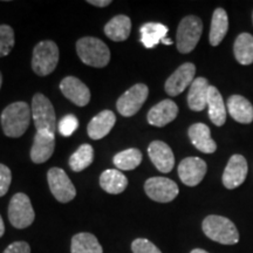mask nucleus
Returning a JSON list of instances; mask_svg holds the SVG:
<instances>
[{
    "label": "nucleus",
    "mask_w": 253,
    "mask_h": 253,
    "mask_svg": "<svg viewBox=\"0 0 253 253\" xmlns=\"http://www.w3.org/2000/svg\"><path fill=\"white\" fill-rule=\"evenodd\" d=\"M31 119L32 110L26 102L11 103L1 113L2 131L8 137H20L30 126Z\"/></svg>",
    "instance_id": "nucleus-1"
},
{
    "label": "nucleus",
    "mask_w": 253,
    "mask_h": 253,
    "mask_svg": "<svg viewBox=\"0 0 253 253\" xmlns=\"http://www.w3.org/2000/svg\"><path fill=\"white\" fill-rule=\"evenodd\" d=\"M202 229L208 238L223 245H235L239 242V232L233 221L217 214L208 216L203 220Z\"/></svg>",
    "instance_id": "nucleus-2"
},
{
    "label": "nucleus",
    "mask_w": 253,
    "mask_h": 253,
    "mask_svg": "<svg viewBox=\"0 0 253 253\" xmlns=\"http://www.w3.org/2000/svg\"><path fill=\"white\" fill-rule=\"evenodd\" d=\"M77 53L81 61L90 67H106L110 60L108 46L94 37H84L78 40Z\"/></svg>",
    "instance_id": "nucleus-3"
},
{
    "label": "nucleus",
    "mask_w": 253,
    "mask_h": 253,
    "mask_svg": "<svg viewBox=\"0 0 253 253\" xmlns=\"http://www.w3.org/2000/svg\"><path fill=\"white\" fill-rule=\"evenodd\" d=\"M59 62V47L50 40L40 41L33 49L32 68L39 77H46L54 72Z\"/></svg>",
    "instance_id": "nucleus-4"
},
{
    "label": "nucleus",
    "mask_w": 253,
    "mask_h": 253,
    "mask_svg": "<svg viewBox=\"0 0 253 253\" xmlns=\"http://www.w3.org/2000/svg\"><path fill=\"white\" fill-rule=\"evenodd\" d=\"M203 33V23L196 15L183 18L177 28V49L183 54L192 52Z\"/></svg>",
    "instance_id": "nucleus-5"
},
{
    "label": "nucleus",
    "mask_w": 253,
    "mask_h": 253,
    "mask_svg": "<svg viewBox=\"0 0 253 253\" xmlns=\"http://www.w3.org/2000/svg\"><path fill=\"white\" fill-rule=\"evenodd\" d=\"M32 119L37 126V131H49L55 134L56 118L53 104L43 94L38 93L32 99Z\"/></svg>",
    "instance_id": "nucleus-6"
},
{
    "label": "nucleus",
    "mask_w": 253,
    "mask_h": 253,
    "mask_svg": "<svg viewBox=\"0 0 253 253\" xmlns=\"http://www.w3.org/2000/svg\"><path fill=\"white\" fill-rule=\"evenodd\" d=\"M36 212L27 195L19 192L11 198L8 205V219L15 229H26L33 224Z\"/></svg>",
    "instance_id": "nucleus-7"
},
{
    "label": "nucleus",
    "mask_w": 253,
    "mask_h": 253,
    "mask_svg": "<svg viewBox=\"0 0 253 253\" xmlns=\"http://www.w3.org/2000/svg\"><path fill=\"white\" fill-rule=\"evenodd\" d=\"M47 181L53 196L60 203H68L77 196V189L67 173L60 168H52L47 173Z\"/></svg>",
    "instance_id": "nucleus-8"
},
{
    "label": "nucleus",
    "mask_w": 253,
    "mask_h": 253,
    "mask_svg": "<svg viewBox=\"0 0 253 253\" xmlns=\"http://www.w3.org/2000/svg\"><path fill=\"white\" fill-rule=\"evenodd\" d=\"M148 94H149V88L144 84H134L118 100L116 107L119 113L125 118L134 116L147 101Z\"/></svg>",
    "instance_id": "nucleus-9"
},
{
    "label": "nucleus",
    "mask_w": 253,
    "mask_h": 253,
    "mask_svg": "<svg viewBox=\"0 0 253 253\" xmlns=\"http://www.w3.org/2000/svg\"><path fill=\"white\" fill-rule=\"evenodd\" d=\"M148 197L158 203H169L178 196V185L167 177H151L144 183Z\"/></svg>",
    "instance_id": "nucleus-10"
},
{
    "label": "nucleus",
    "mask_w": 253,
    "mask_h": 253,
    "mask_svg": "<svg viewBox=\"0 0 253 253\" xmlns=\"http://www.w3.org/2000/svg\"><path fill=\"white\" fill-rule=\"evenodd\" d=\"M196 66L191 62L183 63L175 72L168 78L164 84V89L170 96H177L183 93L186 88L191 86L195 80Z\"/></svg>",
    "instance_id": "nucleus-11"
},
{
    "label": "nucleus",
    "mask_w": 253,
    "mask_h": 253,
    "mask_svg": "<svg viewBox=\"0 0 253 253\" xmlns=\"http://www.w3.org/2000/svg\"><path fill=\"white\" fill-rule=\"evenodd\" d=\"M249 167L246 158L243 155H232L227 162V166L224 170L223 184L226 189H236L245 182L246 176H248Z\"/></svg>",
    "instance_id": "nucleus-12"
},
{
    "label": "nucleus",
    "mask_w": 253,
    "mask_h": 253,
    "mask_svg": "<svg viewBox=\"0 0 253 253\" xmlns=\"http://www.w3.org/2000/svg\"><path fill=\"white\" fill-rule=\"evenodd\" d=\"M208 166L199 157H186L179 163L178 176L188 186H196L203 181Z\"/></svg>",
    "instance_id": "nucleus-13"
},
{
    "label": "nucleus",
    "mask_w": 253,
    "mask_h": 253,
    "mask_svg": "<svg viewBox=\"0 0 253 253\" xmlns=\"http://www.w3.org/2000/svg\"><path fill=\"white\" fill-rule=\"evenodd\" d=\"M55 148V135L49 131H37L31 149V160L36 164L48 161Z\"/></svg>",
    "instance_id": "nucleus-14"
},
{
    "label": "nucleus",
    "mask_w": 253,
    "mask_h": 253,
    "mask_svg": "<svg viewBox=\"0 0 253 253\" xmlns=\"http://www.w3.org/2000/svg\"><path fill=\"white\" fill-rule=\"evenodd\" d=\"M60 89L69 101L79 107L87 106L90 101V90L84 82L75 77L63 79L60 84Z\"/></svg>",
    "instance_id": "nucleus-15"
},
{
    "label": "nucleus",
    "mask_w": 253,
    "mask_h": 253,
    "mask_svg": "<svg viewBox=\"0 0 253 253\" xmlns=\"http://www.w3.org/2000/svg\"><path fill=\"white\" fill-rule=\"evenodd\" d=\"M151 162L161 172H170L175 166V155L171 148L162 141L151 142L148 148Z\"/></svg>",
    "instance_id": "nucleus-16"
},
{
    "label": "nucleus",
    "mask_w": 253,
    "mask_h": 253,
    "mask_svg": "<svg viewBox=\"0 0 253 253\" xmlns=\"http://www.w3.org/2000/svg\"><path fill=\"white\" fill-rule=\"evenodd\" d=\"M178 115V107L172 100H163L148 113V122L154 126H164L172 122Z\"/></svg>",
    "instance_id": "nucleus-17"
},
{
    "label": "nucleus",
    "mask_w": 253,
    "mask_h": 253,
    "mask_svg": "<svg viewBox=\"0 0 253 253\" xmlns=\"http://www.w3.org/2000/svg\"><path fill=\"white\" fill-rule=\"evenodd\" d=\"M188 135L196 149L204 154H213L217 150V143L211 137L210 128L204 123H195L189 128Z\"/></svg>",
    "instance_id": "nucleus-18"
},
{
    "label": "nucleus",
    "mask_w": 253,
    "mask_h": 253,
    "mask_svg": "<svg viewBox=\"0 0 253 253\" xmlns=\"http://www.w3.org/2000/svg\"><path fill=\"white\" fill-rule=\"evenodd\" d=\"M116 116L112 110H103L90 120L87 126L88 135L91 140H101L107 136L115 126Z\"/></svg>",
    "instance_id": "nucleus-19"
},
{
    "label": "nucleus",
    "mask_w": 253,
    "mask_h": 253,
    "mask_svg": "<svg viewBox=\"0 0 253 253\" xmlns=\"http://www.w3.org/2000/svg\"><path fill=\"white\" fill-rule=\"evenodd\" d=\"M227 110L235 121L249 125L253 121V106L242 95H232L227 100Z\"/></svg>",
    "instance_id": "nucleus-20"
},
{
    "label": "nucleus",
    "mask_w": 253,
    "mask_h": 253,
    "mask_svg": "<svg viewBox=\"0 0 253 253\" xmlns=\"http://www.w3.org/2000/svg\"><path fill=\"white\" fill-rule=\"evenodd\" d=\"M209 81L205 78H196L191 84L188 94L189 108L194 112H202L208 107Z\"/></svg>",
    "instance_id": "nucleus-21"
},
{
    "label": "nucleus",
    "mask_w": 253,
    "mask_h": 253,
    "mask_svg": "<svg viewBox=\"0 0 253 253\" xmlns=\"http://www.w3.org/2000/svg\"><path fill=\"white\" fill-rule=\"evenodd\" d=\"M209 118L214 126H221L226 122V108L219 90L216 87L210 86L208 94Z\"/></svg>",
    "instance_id": "nucleus-22"
},
{
    "label": "nucleus",
    "mask_w": 253,
    "mask_h": 253,
    "mask_svg": "<svg viewBox=\"0 0 253 253\" xmlns=\"http://www.w3.org/2000/svg\"><path fill=\"white\" fill-rule=\"evenodd\" d=\"M131 32V20L126 15L120 14L114 17L112 20L104 26V34L109 38L110 40L116 41H125L130 36Z\"/></svg>",
    "instance_id": "nucleus-23"
},
{
    "label": "nucleus",
    "mask_w": 253,
    "mask_h": 253,
    "mask_svg": "<svg viewBox=\"0 0 253 253\" xmlns=\"http://www.w3.org/2000/svg\"><path fill=\"white\" fill-rule=\"evenodd\" d=\"M169 28L160 23H147L140 28L141 42L145 48H154L166 39Z\"/></svg>",
    "instance_id": "nucleus-24"
},
{
    "label": "nucleus",
    "mask_w": 253,
    "mask_h": 253,
    "mask_svg": "<svg viewBox=\"0 0 253 253\" xmlns=\"http://www.w3.org/2000/svg\"><path fill=\"white\" fill-rule=\"evenodd\" d=\"M100 186L112 195H119L128 186V179L120 170L108 169L100 176Z\"/></svg>",
    "instance_id": "nucleus-25"
},
{
    "label": "nucleus",
    "mask_w": 253,
    "mask_h": 253,
    "mask_svg": "<svg viewBox=\"0 0 253 253\" xmlns=\"http://www.w3.org/2000/svg\"><path fill=\"white\" fill-rule=\"evenodd\" d=\"M227 30H229V18L224 8L218 7L214 9L212 14V20H211L210 28V39L211 46H218L225 38Z\"/></svg>",
    "instance_id": "nucleus-26"
},
{
    "label": "nucleus",
    "mask_w": 253,
    "mask_h": 253,
    "mask_svg": "<svg viewBox=\"0 0 253 253\" xmlns=\"http://www.w3.org/2000/svg\"><path fill=\"white\" fill-rule=\"evenodd\" d=\"M72 253H103L102 246L91 233L81 232L72 238Z\"/></svg>",
    "instance_id": "nucleus-27"
},
{
    "label": "nucleus",
    "mask_w": 253,
    "mask_h": 253,
    "mask_svg": "<svg viewBox=\"0 0 253 253\" xmlns=\"http://www.w3.org/2000/svg\"><path fill=\"white\" fill-rule=\"evenodd\" d=\"M236 60L240 65L249 66L253 63V36L250 33H240L233 46Z\"/></svg>",
    "instance_id": "nucleus-28"
},
{
    "label": "nucleus",
    "mask_w": 253,
    "mask_h": 253,
    "mask_svg": "<svg viewBox=\"0 0 253 253\" xmlns=\"http://www.w3.org/2000/svg\"><path fill=\"white\" fill-rule=\"evenodd\" d=\"M113 162L119 170H134L142 162V153L136 148H129L116 154Z\"/></svg>",
    "instance_id": "nucleus-29"
},
{
    "label": "nucleus",
    "mask_w": 253,
    "mask_h": 253,
    "mask_svg": "<svg viewBox=\"0 0 253 253\" xmlns=\"http://www.w3.org/2000/svg\"><path fill=\"white\" fill-rule=\"evenodd\" d=\"M94 150L89 144H82L69 158V167L73 171L80 172L93 163Z\"/></svg>",
    "instance_id": "nucleus-30"
},
{
    "label": "nucleus",
    "mask_w": 253,
    "mask_h": 253,
    "mask_svg": "<svg viewBox=\"0 0 253 253\" xmlns=\"http://www.w3.org/2000/svg\"><path fill=\"white\" fill-rule=\"evenodd\" d=\"M15 43L14 31L8 25H0V58L8 55Z\"/></svg>",
    "instance_id": "nucleus-31"
},
{
    "label": "nucleus",
    "mask_w": 253,
    "mask_h": 253,
    "mask_svg": "<svg viewBox=\"0 0 253 253\" xmlns=\"http://www.w3.org/2000/svg\"><path fill=\"white\" fill-rule=\"evenodd\" d=\"M78 126L79 120L74 115H66L65 118L60 120L58 125V130L62 136L68 137V136H71L73 132L77 130Z\"/></svg>",
    "instance_id": "nucleus-32"
},
{
    "label": "nucleus",
    "mask_w": 253,
    "mask_h": 253,
    "mask_svg": "<svg viewBox=\"0 0 253 253\" xmlns=\"http://www.w3.org/2000/svg\"><path fill=\"white\" fill-rule=\"evenodd\" d=\"M131 250L134 253H162L154 243L145 238H137L131 243Z\"/></svg>",
    "instance_id": "nucleus-33"
},
{
    "label": "nucleus",
    "mask_w": 253,
    "mask_h": 253,
    "mask_svg": "<svg viewBox=\"0 0 253 253\" xmlns=\"http://www.w3.org/2000/svg\"><path fill=\"white\" fill-rule=\"evenodd\" d=\"M12 182V172L8 167L0 163V197L7 194Z\"/></svg>",
    "instance_id": "nucleus-34"
},
{
    "label": "nucleus",
    "mask_w": 253,
    "mask_h": 253,
    "mask_svg": "<svg viewBox=\"0 0 253 253\" xmlns=\"http://www.w3.org/2000/svg\"><path fill=\"white\" fill-rule=\"evenodd\" d=\"M2 253H31V248L26 242H14L9 244Z\"/></svg>",
    "instance_id": "nucleus-35"
},
{
    "label": "nucleus",
    "mask_w": 253,
    "mask_h": 253,
    "mask_svg": "<svg viewBox=\"0 0 253 253\" xmlns=\"http://www.w3.org/2000/svg\"><path fill=\"white\" fill-rule=\"evenodd\" d=\"M87 2L90 5L97 6V7H106V6L112 4V1H110V0H88Z\"/></svg>",
    "instance_id": "nucleus-36"
},
{
    "label": "nucleus",
    "mask_w": 253,
    "mask_h": 253,
    "mask_svg": "<svg viewBox=\"0 0 253 253\" xmlns=\"http://www.w3.org/2000/svg\"><path fill=\"white\" fill-rule=\"evenodd\" d=\"M4 233H5V224H4V220H2L1 216H0V238L4 236Z\"/></svg>",
    "instance_id": "nucleus-37"
},
{
    "label": "nucleus",
    "mask_w": 253,
    "mask_h": 253,
    "mask_svg": "<svg viewBox=\"0 0 253 253\" xmlns=\"http://www.w3.org/2000/svg\"><path fill=\"white\" fill-rule=\"evenodd\" d=\"M190 253H209V252L205 251V250H202V249H195V250H192Z\"/></svg>",
    "instance_id": "nucleus-38"
},
{
    "label": "nucleus",
    "mask_w": 253,
    "mask_h": 253,
    "mask_svg": "<svg viewBox=\"0 0 253 253\" xmlns=\"http://www.w3.org/2000/svg\"><path fill=\"white\" fill-rule=\"evenodd\" d=\"M162 42L164 43V45H171L172 40H171V39H168V38H166V39L162 40Z\"/></svg>",
    "instance_id": "nucleus-39"
},
{
    "label": "nucleus",
    "mask_w": 253,
    "mask_h": 253,
    "mask_svg": "<svg viewBox=\"0 0 253 253\" xmlns=\"http://www.w3.org/2000/svg\"><path fill=\"white\" fill-rule=\"evenodd\" d=\"M1 84H2V74L1 72H0V88H1Z\"/></svg>",
    "instance_id": "nucleus-40"
},
{
    "label": "nucleus",
    "mask_w": 253,
    "mask_h": 253,
    "mask_svg": "<svg viewBox=\"0 0 253 253\" xmlns=\"http://www.w3.org/2000/svg\"><path fill=\"white\" fill-rule=\"evenodd\" d=\"M252 20H253V12H252Z\"/></svg>",
    "instance_id": "nucleus-41"
}]
</instances>
